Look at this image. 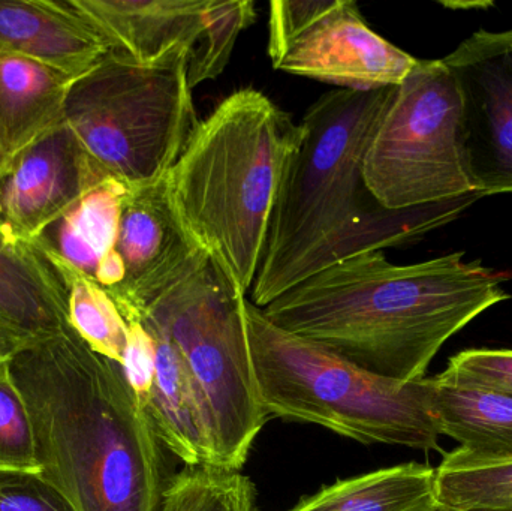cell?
Wrapping results in <instances>:
<instances>
[{"mask_svg": "<svg viewBox=\"0 0 512 511\" xmlns=\"http://www.w3.org/2000/svg\"><path fill=\"white\" fill-rule=\"evenodd\" d=\"M507 279L465 252L394 264L370 251L310 276L262 312L364 371L409 383L426 378L448 339L510 299Z\"/></svg>", "mask_w": 512, "mask_h": 511, "instance_id": "obj_1", "label": "cell"}, {"mask_svg": "<svg viewBox=\"0 0 512 511\" xmlns=\"http://www.w3.org/2000/svg\"><path fill=\"white\" fill-rule=\"evenodd\" d=\"M394 89L330 90L304 114L252 285L258 308L339 261L412 242L480 198L388 210L370 194L364 156Z\"/></svg>", "mask_w": 512, "mask_h": 511, "instance_id": "obj_2", "label": "cell"}, {"mask_svg": "<svg viewBox=\"0 0 512 511\" xmlns=\"http://www.w3.org/2000/svg\"><path fill=\"white\" fill-rule=\"evenodd\" d=\"M9 372L26 404L39 474L75 511H159L170 477L120 363L71 326L21 348Z\"/></svg>", "mask_w": 512, "mask_h": 511, "instance_id": "obj_3", "label": "cell"}, {"mask_svg": "<svg viewBox=\"0 0 512 511\" xmlns=\"http://www.w3.org/2000/svg\"><path fill=\"white\" fill-rule=\"evenodd\" d=\"M303 126L254 87L195 126L165 177L177 224L243 293H251L271 216Z\"/></svg>", "mask_w": 512, "mask_h": 511, "instance_id": "obj_4", "label": "cell"}, {"mask_svg": "<svg viewBox=\"0 0 512 511\" xmlns=\"http://www.w3.org/2000/svg\"><path fill=\"white\" fill-rule=\"evenodd\" d=\"M245 315L268 417L313 423L361 444L441 452L429 378L405 383L364 371L280 329L249 299Z\"/></svg>", "mask_w": 512, "mask_h": 511, "instance_id": "obj_5", "label": "cell"}, {"mask_svg": "<svg viewBox=\"0 0 512 511\" xmlns=\"http://www.w3.org/2000/svg\"><path fill=\"white\" fill-rule=\"evenodd\" d=\"M212 261L153 302L140 323L182 354L212 446V467L240 471L267 422L256 383L245 302Z\"/></svg>", "mask_w": 512, "mask_h": 511, "instance_id": "obj_6", "label": "cell"}, {"mask_svg": "<svg viewBox=\"0 0 512 511\" xmlns=\"http://www.w3.org/2000/svg\"><path fill=\"white\" fill-rule=\"evenodd\" d=\"M188 66L138 65L110 51L72 81L65 123L105 176L129 189L167 177L200 122Z\"/></svg>", "mask_w": 512, "mask_h": 511, "instance_id": "obj_7", "label": "cell"}, {"mask_svg": "<svg viewBox=\"0 0 512 511\" xmlns=\"http://www.w3.org/2000/svg\"><path fill=\"white\" fill-rule=\"evenodd\" d=\"M363 176L370 194L388 210L478 195L469 171L462 99L442 59H418L396 86L370 138Z\"/></svg>", "mask_w": 512, "mask_h": 511, "instance_id": "obj_8", "label": "cell"}, {"mask_svg": "<svg viewBox=\"0 0 512 511\" xmlns=\"http://www.w3.org/2000/svg\"><path fill=\"white\" fill-rule=\"evenodd\" d=\"M462 99L475 191L512 194V27L478 30L442 59Z\"/></svg>", "mask_w": 512, "mask_h": 511, "instance_id": "obj_9", "label": "cell"}, {"mask_svg": "<svg viewBox=\"0 0 512 511\" xmlns=\"http://www.w3.org/2000/svg\"><path fill=\"white\" fill-rule=\"evenodd\" d=\"M417 62L376 33L354 0H334L289 44L273 68L337 89L376 90L399 86Z\"/></svg>", "mask_w": 512, "mask_h": 511, "instance_id": "obj_10", "label": "cell"}, {"mask_svg": "<svg viewBox=\"0 0 512 511\" xmlns=\"http://www.w3.org/2000/svg\"><path fill=\"white\" fill-rule=\"evenodd\" d=\"M116 251L125 264L126 278L108 293L126 321L140 320L165 291L210 260L177 224L165 179L129 189L123 201Z\"/></svg>", "mask_w": 512, "mask_h": 511, "instance_id": "obj_11", "label": "cell"}, {"mask_svg": "<svg viewBox=\"0 0 512 511\" xmlns=\"http://www.w3.org/2000/svg\"><path fill=\"white\" fill-rule=\"evenodd\" d=\"M107 177L63 122L24 150L0 176V227L15 239L38 242Z\"/></svg>", "mask_w": 512, "mask_h": 511, "instance_id": "obj_12", "label": "cell"}, {"mask_svg": "<svg viewBox=\"0 0 512 511\" xmlns=\"http://www.w3.org/2000/svg\"><path fill=\"white\" fill-rule=\"evenodd\" d=\"M110 48L138 65L189 62L210 0H66Z\"/></svg>", "mask_w": 512, "mask_h": 511, "instance_id": "obj_13", "label": "cell"}, {"mask_svg": "<svg viewBox=\"0 0 512 511\" xmlns=\"http://www.w3.org/2000/svg\"><path fill=\"white\" fill-rule=\"evenodd\" d=\"M0 51L78 78L101 62L110 48L66 0H0Z\"/></svg>", "mask_w": 512, "mask_h": 511, "instance_id": "obj_14", "label": "cell"}, {"mask_svg": "<svg viewBox=\"0 0 512 511\" xmlns=\"http://www.w3.org/2000/svg\"><path fill=\"white\" fill-rule=\"evenodd\" d=\"M0 324L29 341L56 335L68 324V287L38 243L0 227Z\"/></svg>", "mask_w": 512, "mask_h": 511, "instance_id": "obj_15", "label": "cell"}, {"mask_svg": "<svg viewBox=\"0 0 512 511\" xmlns=\"http://www.w3.org/2000/svg\"><path fill=\"white\" fill-rule=\"evenodd\" d=\"M75 78L0 51V176L30 146L65 122Z\"/></svg>", "mask_w": 512, "mask_h": 511, "instance_id": "obj_16", "label": "cell"}, {"mask_svg": "<svg viewBox=\"0 0 512 511\" xmlns=\"http://www.w3.org/2000/svg\"><path fill=\"white\" fill-rule=\"evenodd\" d=\"M150 335L155 338L156 368L144 410L162 446L185 462V467H212L209 434L182 354L161 333Z\"/></svg>", "mask_w": 512, "mask_h": 511, "instance_id": "obj_17", "label": "cell"}, {"mask_svg": "<svg viewBox=\"0 0 512 511\" xmlns=\"http://www.w3.org/2000/svg\"><path fill=\"white\" fill-rule=\"evenodd\" d=\"M430 380V404L439 434L481 459H512V396Z\"/></svg>", "mask_w": 512, "mask_h": 511, "instance_id": "obj_18", "label": "cell"}, {"mask_svg": "<svg viewBox=\"0 0 512 511\" xmlns=\"http://www.w3.org/2000/svg\"><path fill=\"white\" fill-rule=\"evenodd\" d=\"M128 191V186L107 177L87 191L36 243L93 279L99 261L116 249Z\"/></svg>", "mask_w": 512, "mask_h": 511, "instance_id": "obj_19", "label": "cell"}, {"mask_svg": "<svg viewBox=\"0 0 512 511\" xmlns=\"http://www.w3.org/2000/svg\"><path fill=\"white\" fill-rule=\"evenodd\" d=\"M435 468L403 464L337 480L289 511H435Z\"/></svg>", "mask_w": 512, "mask_h": 511, "instance_id": "obj_20", "label": "cell"}, {"mask_svg": "<svg viewBox=\"0 0 512 511\" xmlns=\"http://www.w3.org/2000/svg\"><path fill=\"white\" fill-rule=\"evenodd\" d=\"M436 500L456 511H512V459L445 453L435 470Z\"/></svg>", "mask_w": 512, "mask_h": 511, "instance_id": "obj_21", "label": "cell"}, {"mask_svg": "<svg viewBox=\"0 0 512 511\" xmlns=\"http://www.w3.org/2000/svg\"><path fill=\"white\" fill-rule=\"evenodd\" d=\"M45 252L65 278L68 287V324L71 329L95 353L113 362H122L128 345L129 324L113 297L95 279L62 263L50 252Z\"/></svg>", "mask_w": 512, "mask_h": 511, "instance_id": "obj_22", "label": "cell"}, {"mask_svg": "<svg viewBox=\"0 0 512 511\" xmlns=\"http://www.w3.org/2000/svg\"><path fill=\"white\" fill-rule=\"evenodd\" d=\"M256 489L240 471L185 467L168 480L159 511H255Z\"/></svg>", "mask_w": 512, "mask_h": 511, "instance_id": "obj_23", "label": "cell"}, {"mask_svg": "<svg viewBox=\"0 0 512 511\" xmlns=\"http://www.w3.org/2000/svg\"><path fill=\"white\" fill-rule=\"evenodd\" d=\"M255 20V2L252 0H210L206 27L189 59L188 81L192 90L204 81L215 80L225 71L240 33Z\"/></svg>", "mask_w": 512, "mask_h": 511, "instance_id": "obj_24", "label": "cell"}, {"mask_svg": "<svg viewBox=\"0 0 512 511\" xmlns=\"http://www.w3.org/2000/svg\"><path fill=\"white\" fill-rule=\"evenodd\" d=\"M0 470L39 473L32 422L9 363L0 366Z\"/></svg>", "mask_w": 512, "mask_h": 511, "instance_id": "obj_25", "label": "cell"}, {"mask_svg": "<svg viewBox=\"0 0 512 511\" xmlns=\"http://www.w3.org/2000/svg\"><path fill=\"white\" fill-rule=\"evenodd\" d=\"M454 386L492 390L512 396V351L468 350L451 357L447 371L436 375Z\"/></svg>", "mask_w": 512, "mask_h": 511, "instance_id": "obj_26", "label": "cell"}, {"mask_svg": "<svg viewBox=\"0 0 512 511\" xmlns=\"http://www.w3.org/2000/svg\"><path fill=\"white\" fill-rule=\"evenodd\" d=\"M0 511H75L39 473L0 470Z\"/></svg>", "mask_w": 512, "mask_h": 511, "instance_id": "obj_27", "label": "cell"}, {"mask_svg": "<svg viewBox=\"0 0 512 511\" xmlns=\"http://www.w3.org/2000/svg\"><path fill=\"white\" fill-rule=\"evenodd\" d=\"M334 0H276L268 15V57L271 65L304 30L309 29L333 5Z\"/></svg>", "mask_w": 512, "mask_h": 511, "instance_id": "obj_28", "label": "cell"}, {"mask_svg": "<svg viewBox=\"0 0 512 511\" xmlns=\"http://www.w3.org/2000/svg\"><path fill=\"white\" fill-rule=\"evenodd\" d=\"M128 345L123 353L122 366L129 386L134 390L141 404H146L152 389L156 368L155 338L140 321H128Z\"/></svg>", "mask_w": 512, "mask_h": 511, "instance_id": "obj_29", "label": "cell"}, {"mask_svg": "<svg viewBox=\"0 0 512 511\" xmlns=\"http://www.w3.org/2000/svg\"><path fill=\"white\" fill-rule=\"evenodd\" d=\"M29 339L0 324V366L8 365L12 357L29 344Z\"/></svg>", "mask_w": 512, "mask_h": 511, "instance_id": "obj_30", "label": "cell"}, {"mask_svg": "<svg viewBox=\"0 0 512 511\" xmlns=\"http://www.w3.org/2000/svg\"><path fill=\"white\" fill-rule=\"evenodd\" d=\"M435 511H456V510H451V509H447V507L438 506V509H436Z\"/></svg>", "mask_w": 512, "mask_h": 511, "instance_id": "obj_31", "label": "cell"}, {"mask_svg": "<svg viewBox=\"0 0 512 511\" xmlns=\"http://www.w3.org/2000/svg\"><path fill=\"white\" fill-rule=\"evenodd\" d=\"M255 511H259L258 509H255Z\"/></svg>", "mask_w": 512, "mask_h": 511, "instance_id": "obj_32", "label": "cell"}]
</instances>
